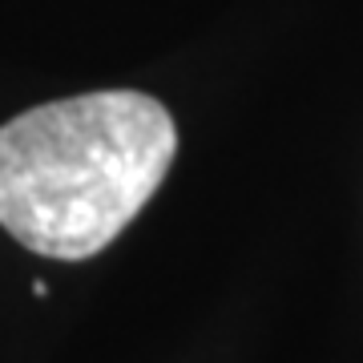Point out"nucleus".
<instances>
[{"label": "nucleus", "instance_id": "f257e3e1", "mask_svg": "<svg viewBox=\"0 0 363 363\" xmlns=\"http://www.w3.org/2000/svg\"><path fill=\"white\" fill-rule=\"evenodd\" d=\"M178 154L162 101L81 93L0 125V226L45 259L101 255L157 194Z\"/></svg>", "mask_w": 363, "mask_h": 363}]
</instances>
